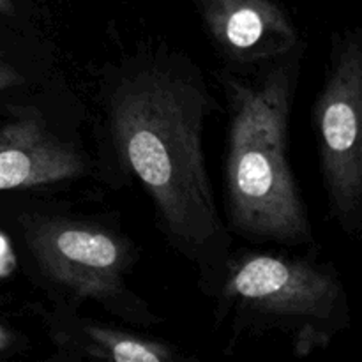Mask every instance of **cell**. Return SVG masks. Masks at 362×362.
Masks as SVG:
<instances>
[{
  "label": "cell",
  "instance_id": "cell-1",
  "mask_svg": "<svg viewBox=\"0 0 362 362\" xmlns=\"http://www.w3.org/2000/svg\"><path fill=\"white\" fill-rule=\"evenodd\" d=\"M212 108L202 78L165 57L127 66L108 94L120 159L151 197L166 239L209 285L225 274L230 247L202 145Z\"/></svg>",
  "mask_w": 362,
  "mask_h": 362
},
{
  "label": "cell",
  "instance_id": "cell-7",
  "mask_svg": "<svg viewBox=\"0 0 362 362\" xmlns=\"http://www.w3.org/2000/svg\"><path fill=\"white\" fill-rule=\"evenodd\" d=\"M85 173L80 152L32 113L0 127V191L27 189Z\"/></svg>",
  "mask_w": 362,
  "mask_h": 362
},
{
  "label": "cell",
  "instance_id": "cell-5",
  "mask_svg": "<svg viewBox=\"0 0 362 362\" xmlns=\"http://www.w3.org/2000/svg\"><path fill=\"white\" fill-rule=\"evenodd\" d=\"M223 299L250 317L303 324L300 334H320L336 318L343 288L334 272L299 258L247 253L226 264Z\"/></svg>",
  "mask_w": 362,
  "mask_h": 362
},
{
  "label": "cell",
  "instance_id": "cell-4",
  "mask_svg": "<svg viewBox=\"0 0 362 362\" xmlns=\"http://www.w3.org/2000/svg\"><path fill=\"white\" fill-rule=\"evenodd\" d=\"M322 175L332 216L345 233L361 228L362 48L361 32L336 35L327 78L313 110Z\"/></svg>",
  "mask_w": 362,
  "mask_h": 362
},
{
  "label": "cell",
  "instance_id": "cell-2",
  "mask_svg": "<svg viewBox=\"0 0 362 362\" xmlns=\"http://www.w3.org/2000/svg\"><path fill=\"white\" fill-rule=\"evenodd\" d=\"M293 52L253 80L223 76L230 108V223L239 235L255 243L300 244L311 239L306 205L286 154L299 69Z\"/></svg>",
  "mask_w": 362,
  "mask_h": 362
},
{
  "label": "cell",
  "instance_id": "cell-3",
  "mask_svg": "<svg viewBox=\"0 0 362 362\" xmlns=\"http://www.w3.org/2000/svg\"><path fill=\"white\" fill-rule=\"evenodd\" d=\"M25 243L39 272L60 292L94 300L117 318L154 325L159 318L127 286L131 247L98 225L55 216H30Z\"/></svg>",
  "mask_w": 362,
  "mask_h": 362
},
{
  "label": "cell",
  "instance_id": "cell-10",
  "mask_svg": "<svg viewBox=\"0 0 362 362\" xmlns=\"http://www.w3.org/2000/svg\"><path fill=\"white\" fill-rule=\"evenodd\" d=\"M0 14H6V16L14 14L13 0H0Z\"/></svg>",
  "mask_w": 362,
  "mask_h": 362
},
{
  "label": "cell",
  "instance_id": "cell-8",
  "mask_svg": "<svg viewBox=\"0 0 362 362\" xmlns=\"http://www.w3.org/2000/svg\"><path fill=\"white\" fill-rule=\"evenodd\" d=\"M49 339L64 357L117 362H168L177 354L165 343L145 339L115 327L80 317L67 304H59L46 317Z\"/></svg>",
  "mask_w": 362,
  "mask_h": 362
},
{
  "label": "cell",
  "instance_id": "cell-6",
  "mask_svg": "<svg viewBox=\"0 0 362 362\" xmlns=\"http://www.w3.org/2000/svg\"><path fill=\"white\" fill-rule=\"evenodd\" d=\"M223 55L239 64L283 59L297 48L296 27L276 0H197Z\"/></svg>",
  "mask_w": 362,
  "mask_h": 362
},
{
  "label": "cell",
  "instance_id": "cell-9",
  "mask_svg": "<svg viewBox=\"0 0 362 362\" xmlns=\"http://www.w3.org/2000/svg\"><path fill=\"white\" fill-rule=\"evenodd\" d=\"M23 83V76L14 66H11L2 55H0V92L13 88L16 85Z\"/></svg>",
  "mask_w": 362,
  "mask_h": 362
},
{
  "label": "cell",
  "instance_id": "cell-11",
  "mask_svg": "<svg viewBox=\"0 0 362 362\" xmlns=\"http://www.w3.org/2000/svg\"><path fill=\"white\" fill-rule=\"evenodd\" d=\"M9 343H11L9 334H7V331H4V329L0 327V350L7 349V346H9Z\"/></svg>",
  "mask_w": 362,
  "mask_h": 362
}]
</instances>
